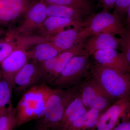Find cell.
I'll return each instance as SVG.
<instances>
[{
    "instance_id": "cell-1",
    "label": "cell",
    "mask_w": 130,
    "mask_h": 130,
    "mask_svg": "<svg viewBox=\"0 0 130 130\" xmlns=\"http://www.w3.org/2000/svg\"><path fill=\"white\" fill-rule=\"evenodd\" d=\"M54 89L47 84L42 83L24 92L15 108L17 126L41 118Z\"/></svg>"
},
{
    "instance_id": "cell-2",
    "label": "cell",
    "mask_w": 130,
    "mask_h": 130,
    "mask_svg": "<svg viewBox=\"0 0 130 130\" xmlns=\"http://www.w3.org/2000/svg\"><path fill=\"white\" fill-rule=\"evenodd\" d=\"M90 74L114 102L130 96V73H123L92 62Z\"/></svg>"
},
{
    "instance_id": "cell-3",
    "label": "cell",
    "mask_w": 130,
    "mask_h": 130,
    "mask_svg": "<svg viewBox=\"0 0 130 130\" xmlns=\"http://www.w3.org/2000/svg\"><path fill=\"white\" fill-rule=\"evenodd\" d=\"M77 86L65 89H54L49 98L43 115L38 119L37 130H59L65 111Z\"/></svg>"
},
{
    "instance_id": "cell-4",
    "label": "cell",
    "mask_w": 130,
    "mask_h": 130,
    "mask_svg": "<svg viewBox=\"0 0 130 130\" xmlns=\"http://www.w3.org/2000/svg\"><path fill=\"white\" fill-rule=\"evenodd\" d=\"M125 26L118 16L109 12L91 13L83 23L79 29L78 41L79 43L92 35L98 33H107L120 36L123 33Z\"/></svg>"
},
{
    "instance_id": "cell-5",
    "label": "cell",
    "mask_w": 130,
    "mask_h": 130,
    "mask_svg": "<svg viewBox=\"0 0 130 130\" xmlns=\"http://www.w3.org/2000/svg\"><path fill=\"white\" fill-rule=\"evenodd\" d=\"M90 56L85 52L73 57L50 85L51 87L65 89L79 85L89 75L92 63Z\"/></svg>"
},
{
    "instance_id": "cell-6",
    "label": "cell",
    "mask_w": 130,
    "mask_h": 130,
    "mask_svg": "<svg viewBox=\"0 0 130 130\" xmlns=\"http://www.w3.org/2000/svg\"><path fill=\"white\" fill-rule=\"evenodd\" d=\"M77 87L84 105L89 110L104 111L114 103L99 83L90 74Z\"/></svg>"
},
{
    "instance_id": "cell-7",
    "label": "cell",
    "mask_w": 130,
    "mask_h": 130,
    "mask_svg": "<svg viewBox=\"0 0 130 130\" xmlns=\"http://www.w3.org/2000/svg\"><path fill=\"white\" fill-rule=\"evenodd\" d=\"M46 6L42 0H37L26 10L19 24L7 30V35L16 37L34 35L47 17Z\"/></svg>"
},
{
    "instance_id": "cell-8",
    "label": "cell",
    "mask_w": 130,
    "mask_h": 130,
    "mask_svg": "<svg viewBox=\"0 0 130 130\" xmlns=\"http://www.w3.org/2000/svg\"><path fill=\"white\" fill-rule=\"evenodd\" d=\"M130 118V96L119 100L103 112L91 130H112L120 121Z\"/></svg>"
},
{
    "instance_id": "cell-9",
    "label": "cell",
    "mask_w": 130,
    "mask_h": 130,
    "mask_svg": "<svg viewBox=\"0 0 130 130\" xmlns=\"http://www.w3.org/2000/svg\"><path fill=\"white\" fill-rule=\"evenodd\" d=\"M37 0H0V27L11 29Z\"/></svg>"
},
{
    "instance_id": "cell-10",
    "label": "cell",
    "mask_w": 130,
    "mask_h": 130,
    "mask_svg": "<svg viewBox=\"0 0 130 130\" xmlns=\"http://www.w3.org/2000/svg\"><path fill=\"white\" fill-rule=\"evenodd\" d=\"M44 83L36 63L29 61L15 75L12 82L13 90L17 94H22L30 88Z\"/></svg>"
},
{
    "instance_id": "cell-11",
    "label": "cell",
    "mask_w": 130,
    "mask_h": 130,
    "mask_svg": "<svg viewBox=\"0 0 130 130\" xmlns=\"http://www.w3.org/2000/svg\"><path fill=\"white\" fill-rule=\"evenodd\" d=\"M95 63L123 73H130V64L122 52L116 50L97 51L91 55Z\"/></svg>"
},
{
    "instance_id": "cell-12",
    "label": "cell",
    "mask_w": 130,
    "mask_h": 130,
    "mask_svg": "<svg viewBox=\"0 0 130 130\" xmlns=\"http://www.w3.org/2000/svg\"><path fill=\"white\" fill-rule=\"evenodd\" d=\"M41 37L33 35L27 37H16L6 35L0 40V64L12 53L20 48H28L41 42Z\"/></svg>"
},
{
    "instance_id": "cell-13",
    "label": "cell",
    "mask_w": 130,
    "mask_h": 130,
    "mask_svg": "<svg viewBox=\"0 0 130 130\" xmlns=\"http://www.w3.org/2000/svg\"><path fill=\"white\" fill-rule=\"evenodd\" d=\"M28 49L20 48L15 50L0 64L3 77L11 85L16 74L29 62L27 54Z\"/></svg>"
},
{
    "instance_id": "cell-14",
    "label": "cell",
    "mask_w": 130,
    "mask_h": 130,
    "mask_svg": "<svg viewBox=\"0 0 130 130\" xmlns=\"http://www.w3.org/2000/svg\"><path fill=\"white\" fill-rule=\"evenodd\" d=\"M120 38L107 33H98L88 38L83 42V49L91 56L100 50L115 49L120 47Z\"/></svg>"
},
{
    "instance_id": "cell-15",
    "label": "cell",
    "mask_w": 130,
    "mask_h": 130,
    "mask_svg": "<svg viewBox=\"0 0 130 130\" xmlns=\"http://www.w3.org/2000/svg\"><path fill=\"white\" fill-rule=\"evenodd\" d=\"M83 23L70 19L56 17H47L34 35L51 37L70 27L82 28Z\"/></svg>"
},
{
    "instance_id": "cell-16",
    "label": "cell",
    "mask_w": 130,
    "mask_h": 130,
    "mask_svg": "<svg viewBox=\"0 0 130 130\" xmlns=\"http://www.w3.org/2000/svg\"><path fill=\"white\" fill-rule=\"evenodd\" d=\"M81 28L74 27L67 29L51 37L48 41L60 53L72 49L80 44L78 36Z\"/></svg>"
},
{
    "instance_id": "cell-17",
    "label": "cell",
    "mask_w": 130,
    "mask_h": 130,
    "mask_svg": "<svg viewBox=\"0 0 130 130\" xmlns=\"http://www.w3.org/2000/svg\"><path fill=\"white\" fill-rule=\"evenodd\" d=\"M46 5V13L47 17H59L84 23L88 16L91 14L66 6L52 4Z\"/></svg>"
},
{
    "instance_id": "cell-18",
    "label": "cell",
    "mask_w": 130,
    "mask_h": 130,
    "mask_svg": "<svg viewBox=\"0 0 130 130\" xmlns=\"http://www.w3.org/2000/svg\"><path fill=\"white\" fill-rule=\"evenodd\" d=\"M60 53L48 41L35 44L27 50L29 61L35 63L47 60L57 56Z\"/></svg>"
},
{
    "instance_id": "cell-19",
    "label": "cell",
    "mask_w": 130,
    "mask_h": 130,
    "mask_svg": "<svg viewBox=\"0 0 130 130\" xmlns=\"http://www.w3.org/2000/svg\"><path fill=\"white\" fill-rule=\"evenodd\" d=\"M83 43H80L74 48L61 52L58 55L49 85L59 76L73 57L85 52L83 49Z\"/></svg>"
},
{
    "instance_id": "cell-20",
    "label": "cell",
    "mask_w": 130,
    "mask_h": 130,
    "mask_svg": "<svg viewBox=\"0 0 130 130\" xmlns=\"http://www.w3.org/2000/svg\"><path fill=\"white\" fill-rule=\"evenodd\" d=\"M12 90V85L2 76L0 79V116L14 107L11 100Z\"/></svg>"
},
{
    "instance_id": "cell-21",
    "label": "cell",
    "mask_w": 130,
    "mask_h": 130,
    "mask_svg": "<svg viewBox=\"0 0 130 130\" xmlns=\"http://www.w3.org/2000/svg\"><path fill=\"white\" fill-rule=\"evenodd\" d=\"M46 4L66 6L93 13L94 7L89 0H42Z\"/></svg>"
},
{
    "instance_id": "cell-22",
    "label": "cell",
    "mask_w": 130,
    "mask_h": 130,
    "mask_svg": "<svg viewBox=\"0 0 130 130\" xmlns=\"http://www.w3.org/2000/svg\"><path fill=\"white\" fill-rule=\"evenodd\" d=\"M58 55L47 60L36 63L43 81L48 84L49 85L50 83L51 76L54 69Z\"/></svg>"
},
{
    "instance_id": "cell-23",
    "label": "cell",
    "mask_w": 130,
    "mask_h": 130,
    "mask_svg": "<svg viewBox=\"0 0 130 130\" xmlns=\"http://www.w3.org/2000/svg\"><path fill=\"white\" fill-rule=\"evenodd\" d=\"M84 106L81 94L77 86L76 90L74 93V95L66 109L63 119L61 121L59 130L61 124L64 123L70 116Z\"/></svg>"
},
{
    "instance_id": "cell-24",
    "label": "cell",
    "mask_w": 130,
    "mask_h": 130,
    "mask_svg": "<svg viewBox=\"0 0 130 130\" xmlns=\"http://www.w3.org/2000/svg\"><path fill=\"white\" fill-rule=\"evenodd\" d=\"M104 111L90 109L79 118L72 123L66 130H82L89 120L101 116Z\"/></svg>"
},
{
    "instance_id": "cell-25",
    "label": "cell",
    "mask_w": 130,
    "mask_h": 130,
    "mask_svg": "<svg viewBox=\"0 0 130 130\" xmlns=\"http://www.w3.org/2000/svg\"><path fill=\"white\" fill-rule=\"evenodd\" d=\"M16 126L17 120L15 108L0 116V130H13Z\"/></svg>"
},
{
    "instance_id": "cell-26",
    "label": "cell",
    "mask_w": 130,
    "mask_h": 130,
    "mask_svg": "<svg viewBox=\"0 0 130 130\" xmlns=\"http://www.w3.org/2000/svg\"><path fill=\"white\" fill-rule=\"evenodd\" d=\"M130 4V0H116L113 14L118 16L122 22H125Z\"/></svg>"
},
{
    "instance_id": "cell-27",
    "label": "cell",
    "mask_w": 130,
    "mask_h": 130,
    "mask_svg": "<svg viewBox=\"0 0 130 130\" xmlns=\"http://www.w3.org/2000/svg\"><path fill=\"white\" fill-rule=\"evenodd\" d=\"M120 37V48L121 52L124 54L130 64V44L124 35H121Z\"/></svg>"
},
{
    "instance_id": "cell-28",
    "label": "cell",
    "mask_w": 130,
    "mask_h": 130,
    "mask_svg": "<svg viewBox=\"0 0 130 130\" xmlns=\"http://www.w3.org/2000/svg\"><path fill=\"white\" fill-rule=\"evenodd\" d=\"M116 0H100V3L104 11L109 12L114 8Z\"/></svg>"
},
{
    "instance_id": "cell-29",
    "label": "cell",
    "mask_w": 130,
    "mask_h": 130,
    "mask_svg": "<svg viewBox=\"0 0 130 130\" xmlns=\"http://www.w3.org/2000/svg\"><path fill=\"white\" fill-rule=\"evenodd\" d=\"M112 130H130V118L121 121Z\"/></svg>"
},
{
    "instance_id": "cell-30",
    "label": "cell",
    "mask_w": 130,
    "mask_h": 130,
    "mask_svg": "<svg viewBox=\"0 0 130 130\" xmlns=\"http://www.w3.org/2000/svg\"><path fill=\"white\" fill-rule=\"evenodd\" d=\"M121 35H123L125 37L126 39L128 40V42L130 44V28L128 26H125L124 29L123 33ZM121 36V35H120Z\"/></svg>"
},
{
    "instance_id": "cell-31",
    "label": "cell",
    "mask_w": 130,
    "mask_h": 130,
    "mask_svg": "<svg viewBox=\"0 0 130 130\" xmlns=\"http://www.w3.org/2000/svg\"><path fill=\"white\" fill-rule=\"evenodd\" d=\"M127 17L125 20V26H128L130 28V4L127 12Z\"/></svg>"
},
{
    "instance_id": "cell-32",
    "label": "cell",
    "mask_w": 130,
    "mask_h": 130,
    "mask_svg": "<svg viewBox=\"0 0 130 130\" xmlns=\"http://www.w3.org/2000/svg\"><path fill=\"white\" fill-rule=\"evenodd\" d=\"M7 31L5 30L4 28L0 27V40L6 36Z\"/></svg>"
},
{
    "instance_id": "cell-33",
    "label": "cell",
    "mask_w": 130,
    "mask_h": 130,
    "mask_svg": "<svg viewBox=\"0 0 130 130\" xmlns=\"http://www.w3.org/2000/svg\"><path fill=\"white\" fill-rule=\"evenodd\" d=\"M2 77V74L1 72V70H0V79Z\"/></svg>"
},
{
    "instance_id": "cell-34",
    "label": "cell",
    "mask_w": 130,
    "mask_h": 130,
    "mask_svg": "<svg viewBox=\"0 0 130 130\" xmlns=\"http://www.w3.org/2000/svg\"></svg>"
},
{
    "instance_id": "cell-35",
    "label": "cell",
    "mask_w": 130,
    "mask_h": 130,
    "mask_svg": "<svg viewBox=\"0 0 130 130\" xmlns=\"http://www.w3.org/2000/svg\"></svg>"
}]
</instances>
